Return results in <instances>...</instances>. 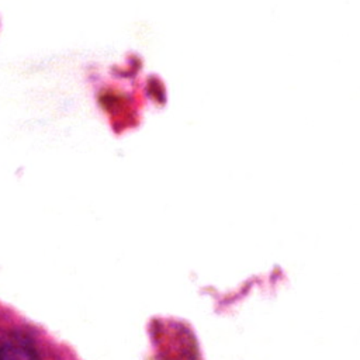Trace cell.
<instances>
[{"label":"cell","instance_id":"cell-1","mask_svg":"<svg viewBox=\"0 0 360 360\" xmlns=\"http://www.w3.org/2000/svg\"><path fill=\"white\" fill-rule=\"evenodd\" d=\"M0 360H38V356L27 343L8 342L0 346Z\"/></svg>","mask_w":360,"mask_h":360}]
</instances>
